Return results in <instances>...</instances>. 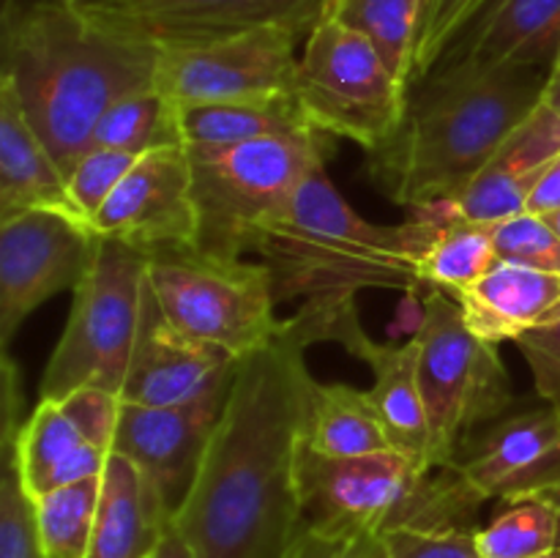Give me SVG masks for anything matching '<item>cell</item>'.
<instances>
[{"instance_id": "obj_1", "label": "cell", "mask_w": 560, "mask_h": 558, "mask_svg": "<svg viewBox=\"0 0 560 558\" xmlns=\"http://www.w3.org/2000/svg\"><path fill=\"white\" fill-rule=\"evenodd\" d=\"M293 321L244 356L173 525L195 558H288L304 534L299 463L312 377Z\"/></svg>"}, {"instance_id": "obj_2", "label": "cell", "mask_w": 560, "mask_h": 558, "mask_svg": "<svg viewBox=\"0 0 560 558\" xmlns=\"http://www.w3.org/2000/svg\"><path fill=\"white\" fill-rule=\"evenodd\" d=\"M3 71L27 124L69 173L102 115L156 85L162 47L104 20L91 0H14L0 14Z\"/></svg>"}, {"instance_id": "obj_3", "label": "cell", "mask_w": 560, "mask_h": 558, "mask_svg": "<svg viewBox=\"0 0 560 558\" xmlns=\"http://www.w3.org/2000/svg\"><path fill=\"white\" fill-rule=\"evenodd\" d=\"M550 71H430L410 85L397 135L370 153V178L405 208L457 200L545 98Z\"/></svg>"}, {"instance_id": "obj_4", "label": "cell", "mask_w": 560, "mask_h": 558, "mask_svg": "<svg viewBox=\"0 0 560 558\" xmlns=\"http://www.w3.org/2000/svg\"><path fill=\"white\" fill-rule=\"evenodd\" d=\"M410 211L402 224L370 222L339 195L326 162H317L257 241L255 255L271 271L277 304L355 299L372 288L421 290L419 263L441 222L443 200Z\"/></svg>"}, {"instance_id": "obj_5", "label": "cell", "mask_w": 560, "mask_h": 558, "mask_svg": "<svg viewBox=\"0 0 560 558\" xmlns=\"http://www.w3.org/2000/svg\"><path fill=\"white\" fill-rule=\"evenodd\" d=\"M301 501L310 528L392 534L399 528H479L485 492L457 468H427L397 449L323 457L301 449Z\"/></svg>"}, {"instance_id": "obj_6", "label": "cell", "mask_w": 560, "mask_h": 558, "mask_svg": "<svg viewBox=\"0 0 560 558\" xmlns=\"http://www.w3.org/2000/svg\"><path fill=\"white\" fill-rule=\"evenodd\" d=\"M323 131L266 137L224 148H186L191 162L195 249L241 260L257 249L262 230L288 208L317 162H326Z\"/></svg>"}, {"instance_id": "obj_7", "label": "cell", "mask_w": 560, "mask_h": 558, "mask_svg": "<svg viewBox=\"0 0 560 558\" xmlns=\"http://www.w3.org/2000/svg\"><path fill=\"white\" fill-rule=\"evenodd\" d=\"M419 381L430 419L432 465L452 468L457 454L481 427L514 408L512 377L495 342L465 323L457 299L430 290L419 328Z\"/></svg>"}, {"instance_id": "obj_8", "label": "cell", "mask_w": 560, "mask_h": 558, "mask_svg": "<svg viewBox=\"0 0 560 558\" xmlns=\"http://www.w3.org/2000/svg\"><path fill=\"white\" fill-rule=\"evenodd\" d=\"M145 277L148 255L102 235L96 257L74 290L63 337L42 375L38 399L60 403L82 386H102L124 397L140 334Z\"/></svg>"}, {"instance_id": "obj_9", "label": "cell", "mask_w": 560, "mask_h": 558, "mask_svg": "<svg viewBox=\"0 0 560 558\" xmlns=\"http://www.w3.org/2000/svg\"><path fill=\"white\" fill-rule=\"evenodd\" d=\"M295 96L312 129L372 153L402 126L410 88L364 33L323 14L299 58Z\"/></svg>"}, {"instance_id": "obj_10", "label": "cell", "mask_w": 560, "mask_h": 558, "mask_svg": "<svg viewBox=\"0 0 560 558\" xmlns=\"http://www.w3.org/2000/svg\"><path fill=\"white\" fill-rule=\"evenodd\" d=\"M148 282L180 332L238 361L282 332L266 263L219 260L180 246L148 255Z\"/></svg>"}, {"instance_id": "obj_11", "label": "cell", "mask_w": 560, "mask_h": 558, "mask_svg": "<svg viewBox=\"0 0 560 558\" xmlns=\"http://www.w3.org/2000/svg\"><path fill=\"white\" fill-rule=\"evenodd\" d=\"M299 38L290 27H257L170 44L159 55L156 88L175 107L295 93Z\"/></svg>"}, {"instance_id": "obj_12", "label": "cell", "mask_w": 560, "mask_h": 558, "mask_svg": "<svg viewBox=\"0 0 560 558\" xmlns=\"http://www.w3.org/2000/svg\"><path fill=\"white\" fill-rule=\"evenodd\" d=\"M102 235L58 211H22L0 219V345L52 295L85 279Z\"/></svg>"}, {"instance_id": "obj_13", "label": "cell", "mask_w": 560, "mask_h": 558, "mask_svg": "<svg viewBox=\"0 0 560 558\" xmlns=\"http://www.w3.org/2000/svg\"><path fill=\"white\" fill-rule=\"evenodd\" d=\"M238 359L180 332L145 277L140 334L131 353L126 403L156 408H224Z\"/></svg>"}, {"instance_id": "obj_14", "label": "cell", "mask_w": 560, "mask_h": 558, "mask_svg": "<svg viewBox=\"0 0 560 558\" xmlns=\"http://www.w3.org/2000/svg\"><path fill=\"white\" fill-rule=\"evenodd\" d=\"M91 228L142 255L195 246L191 162L184 146L156 148L137 159L109 200L93 213Z\"/></svg>"}, {"instance_id": "obj_15", "label": "cell", "mask_w": 560, "mask_h": 558, "mask_svg": "<svg viewBox=\"0 0 560 558\" xmlns=\"http://www.w3.org/2000/svg\"><path fill=\"white\" fill-rule=\"evenodd\" d=\"M91 5L107 22L159 47L257 27H290L304 38L326 11V0H91Z\"/></svg>"}, {"instance_id": "obj_16", "label": "cell", "mask_w": 560, "mask_h": 558, "mask_svg": "<svg viewBox=\"0 0 560 558\" xmlns=\"http://www.w3.org/2000/svg\"><path fill=\"white\" fill-rule=\"evenodd\" d=\"M457 468L485 498L503 503L560 487V414L552 405L509 410L481 427L457 454Z\"/></svg>"}, {"instance_id": "obj_17", "label": "cell", "mask_w": 560, "mask_h": 558, "mask_svg": "<svg viewBox=\"0 0 560 558\" xmlns=\"http://www.w3.org/2000/svg\"><path fill=\"white\" fill-rule=\"evenodd\" d=\"M558 49L560 0H490L435 69L468 74L552 71Z\"/></svg>"}, {"instance_id": "obj_18", "label": "cell", "mask_w": 560, "mask_h": 558, "mask_svg": "<svg viewBox=\"0 0 560 558\" xmlns=\"http://www.w3.org/2000/svg\"><path fill=\"white\" fill-rule=\"evenodd\" d=\"M219 416L222 408H156L124 399L113 454L131 460L175 514L195 485Z\"/></svg>"}, {"instance_id": "obj_19", "label": "cell", "mask_w": 560, "mask_h": 558, "mask_svg": "<svg viewBox=\"0 0 560 558\" xmlns=\"http://www.w3.org/2000/svg\"><path fill=\"white\" fill-rule=\"evenodd\" d=\"M560 156V115L541 98L539 107L514 129L490 159L474 184L457 197L465 219L481 224H498L517 217L528 206L536 181Z\"/></svg>"}, {"instance_id": "obj_20", "label": "cell", "mask_w": 560, "mask_h": 558, "mask_svg": "<svg viewBox=\"0 0 560 558\" xmlns=\"http://www.w3.org/2000/svg\"><path fill=\"white\" fill-rule=\"evenodd\" d=\"M20 410L22 403H3V438L14 446L20 479L33 498L104 474L109 454L88 443L58 403L38 399L25 421Z\"/></svg>"}, {"instance_id": "obj_21", "label": "cell", "mask_w": 560, "mask_h": 558, "mask_svg": "<svg viewBox=\"0 0 560 558\" xmlns=\"http://www.w3.org/2000/svg\"><path fill=\"white\" fill-rule=\"evenodd\" d=\"M465 323L487 342H517L560 321V274L498 260L479 282L454 295Z\"/></svg>"}, {"instance_id": "obj_22", "label": "cell", "mask_w": 560, "mask_h": 558, "mask_svg": "<svg viewBox=\"0 0 560 558\" xmlns=\"http://www.w3.org/2000/svg\"><path fill=\"white\" fill-rule=\"evenodd\" d=\"M22 211H58L88 222L71 202L58 159L27 124L14 91L0 82V219Z\"/></svg>"}, {"instance_id": "obj_23", "label": "cell", "mask_w": 560, "mask_h": 558, "mask_svg": "<svg viewBox=\"0 0 560 558\" xmlns=\"http://www.w3.org/2000/svg\"><path fill=\"white\" fill-rule=\"evenodd\" d=\"M173 523L167 503L131 460L109 454L88 558H153Z\"/></svg>"}, {"instance_id": "obj_24", "label": "cell", "mask_w": 560, "mask_h": 558, "mask_svg": "<svg viewBox=\"0 0 560 558\" xmlns=\"http://www.w3.org/2000/svg\"><path fill=\"white\" fill-rule=\"evenodd\" d=\"M355 359L366 361L375 372V383L366 388L381 416L386 435L397 452L416 463L432 465L430 419H427L424 394L419 381V342L410 337L402 345H381L366 339Z\"/></svg>"}, {"instance_id": "obj_25", "label": "cell", "mask_w": 560, "mask_h": 558, "mask_svg": "<svg viewBox=\"0 0 560 558\" xmlns=\"http://www.w3.org/2000/svg\"><path fill=\"white\" fill-rule=\"evenodd\" d=\"M178 131L184 148H224L317 129L306 120L299 96L282 93L178 107Z\"/></svg>"}, {"instance_id": "obj_26", "label": "cell", "mask_w": 560, "mask_h": 558, "mask_svg": "<svg viewBox=\"0 0 560 558\" xmlns=\"http://www.w3.org/2000/svg\"><path fill=\"white\" fill-rule=\"evenodd\" d=\"M304 446L323 457H361L394 449L370 392L348 383H312Z\"/></svg>"}, {"instance_id": "obj_27", "label": "cell", "mask_w": 560, "mask_h": 558, "mask_svg": "<svg viewBox=\"0 0 560 558\" xmlns=\"http://www.w3.org/2000/svg\"><path fill=\"white\" fill-rule=\"evenodd\" d=\"M492 230L495 224L470 222L459 213L457 202L443 200L441 222L419 263L421 288H427V293L443 290L457 295L479 282L498 263Z\"/></svg>"}, {"instance_id": "obj_28", "label": "cell", "mask_w": 560, "mask_h": 558, "mask_svg": "<svg viewBox=\"0 0 560 558\" xmlns=\"http://www.w3.org/2000/svg\"><path fill=\"white\" fill-rule=\"evenodd\" d=\"M421 3L424 0H326L323 14L364 33L381 49L394 74L410 88Z\"/></svg>"}, {"instance_id": "obj_29", "label": "cell", "mask_w": 560, "mask_h": 558, "mask_svg": "<svg viewBox=\"0 0 560 558\" xmlns=\"http://www.w3.org/2000/svg\"><path fill=\"white\" fill-rule=\"evenodd\" d=\"M173 146H180L178 107L156 85L115 102L102 115L91 137V151L115 148V151L140 153V156L156 148Z\"/></svg>"}, {"instance_id": "obj_30", "label": "cell", "mask_w": 560, "mask_h": 558, "mask_svg": "<svg viewBox=\"0 0 560 558\" xmlns=\"http://www.w3.org/2000/svg\"><path fill=\"white\" fill-rule=\"evenodd\" d=\"M33 503L47 558H88L102 503V476L49 490Z\"/></svg>"}, {"instance_id": "obj_31", "label": "cell", "mask_w": 560, "mask_h": 558, "mask_svg": "<svg viewBox=\"0 0 560 558\" xmlns=\"http://www.w3.org/2000/svg\"><path fill=\"white\" fill-rule=\"evenodd\" d=\"M481 558H539L558 550V509L545 498L506 503L476 534Z\"/></svg>"}, {"instance_id": "obj_32", "label": "cell", "mask_w": 560, "mask_h": 558, "mask_svg": "<svg viewBox=\"0 0 560 558\" xmlns=\"http://www.w3.org/2000/svg\"><path fill=\"white\" fill-rule=\"evenodd\" d=\"M3 476H0V558H47L36 525V503L25 490L9 438L0 443Z\"/></svg>"}, {"instance_id": "obj_33", "label": "cell", "mask_w": 560, "mask_h": 558, "mask_svg": "<svg viewBox=\"0 0 560 558\" xmlns=\"http://www.w3.org/2000/svg\"><path fill=\"white\" fill-rule=\"evenodd\" d=\"M492 235H495L498 260L560 274V235L547 219L523 211L498 222Z\"/></svg>"}, {"instance_id": "obj_34", "label": "cell", "mask_w": 560, "mask_h": 558, "mask_svg": "<svg viewBox=\"0 0 560 558\" xmlns=\"http://www.w3.org/2000/svg\"><path fill=\"white\" fill-rule=\"evenodd\" d=\"M490 0H424L421 3L419 31H416V60L413 82L430 74L443 58L454 38L470 25Z\"/></svg>"}, {"instance_id": "obj_35", "label": "cell", "mask_w": 560, "mask_h": 558, "mask_svg": "<svg viewBox=\"0 0 560 558\" xmlns=\"http://www.w3.org/2000/svg\"><path fill=\"white\" fill-rule=\"evenodd\" d=\"M140 153L115 151V148H93L69 173V195L77 211L91 222L93 213L109 200L120 181L129 175Z\"/></svg>"}, {"instance_id": "obj_36", "label": "cell", "mask_w": 560, "mask_h": 558, "mask_svg": "<svg viewBox=\"0 0 560 558\" xmlns=\"http://www.w3.org/2000/svg\"><path fill=\"white\" fill-rule=\"evenodd\" d=\"M60 408L69 416L71 425L80 430V435L88 443H93L102 452L113 454L115 432H118L120 408L124 397L102 386H82L71 392L69 397L60 399Z\"/></svg>"}, {"instance_id": "obj_37", "label": "cell", "mask_w": 560, "mask_h": 558, "mask_svg": "<svg viewBox=\"0 0 560 558\" xmlns=\"http://www.w3.org/2000/svg\"><path fill=\"white\" fill-rule=\"evenodd\" d=\"M479 528H399L386 534L388 558H481Z\"/></svg>"}, {"instance_id": "obj_38", "label": "cell", "mask_w": 560, "mask_h": 558, "mask_svg": "<svg viewBox=\"0 0 560 558\" xmlns=\"http://www.w3.org/2000/svg\"><path fill=\"white\" fill-rule=\"evenodd\" d=\"M514 345L528 361L536 394L560 414V321L528 332Z\"/></svg>"}, {"instance_id": "obj_39", "label": "cell", "mask_w": 560, "mask_h": 558, "mask_svg": "<svg viewBox=\"0 0 560 558\" xmlns=\"http://www.w3.org/2000/svg\"><path fill=\"white\" fill-rule=\"evenodd\" d=\"M288 558H388V547L386 539L372 531L328 534L306 525Z\"/></svg>"}, {"instance_id": "obj_40", "label": "cell", "mask_w": 560, "mask_h": 558, "mask_svg": "<svg viewBox=\"0 0 560 558\" xmlns=\"http://www.w3.org/2000/svg\"><path fill=\"white\" fill-rule=\"evenodd\" d=\"M556 211H560V156L536 181L528 206H525V213H534V217H550Z\"/></svg>"}, {"instance_id": "obj_41", "label": "cell", "mask_w": 560, "mask_h": 558, "mask_svg": "<svg viewBox=\"0 0 560 558\" xmlns=\"http://www.w3.org/2000/svg\"><path fill=\"white\" fill-rule=\"evenodd\" d=\"M153 558H195V553L189 550V545L184 542V536L175 531V525L170 523L167 531H164V539L162 545H159L156 556Z\"/></svg>"}, {"instance_id": "obj_42", "label": "cell", "mask_w": 560, "mask_h": 558, "mask_svg": "<svg viewBox=\"0 0 560 558\" xmlns=\"http://www.w3.org/2000/svg\"><path fill=\"white\" fill-rule=\"evenodd\" d=\"M545 102L560 115V71H550V80L545 85Z\"/></svg>"}, {"instance_id": "obj_43", "label": "cell", "mask_w": 560, "mask_h": 558, "mask_svg": "<svg viewBox=\"0 0 560 558\" xmlns=\"http://www.w3.org/2000/svg\"><path fill=\"white\" fill-rule=\"evenodd\" d=\"M536 498H545V501H550L552 507L558 509V553H560V487H556V490L545 492V496H536Z\"/></svg>"}, {"instance_id": "obj_44", "label": "cell", "mask_w": 560, "mask_h": 558, "mask_svg": "<svg viewBox=\"0 0 560 558\" xmlns=\"http://www.w3.org/2000/svg\"><path fill=\"white\" fill-rule=\"evenodd\" d=\"M541 219H547V222L552 224V230H556V233L560 235V211H556V213H550V217H541Z\"/></svg>"}, {"instance_id": "obj_45", "label": "cell", "mask_w": 560, "mask_h": 558, "mask_svg": "<svg viewBox=\"0 0 560 558\" xmlns=\"http://www.w3.org/2000/svg\"><path fill=\"white\" fill-rule=\"evenodd\" d=\"M552 71H560V49H558V58H556V66H552Z\"/></svg>"}, {"instance_id": "obj_46", "label": "cell", "mask_w": 560, "mask_h": 558, "mask_svg": "<svg viewBox=\"0 0 560 558\" xmlns=\"http://www.w3.org/2000/svg\"><path fill=\"white\" fill-rule=\"evenodd\" d=\"M539 558H560V553L556 550V553H547V556H539Z\"/></svg>"}, {"instance_id": "obj_47", "label": "cell", "mask_w": 560, "mask_h": 558, "mask_svg": "<svg viewBox=\"0 0 560 558\" xmlns=\"http://www.w3.org/2000/svg\"><path fill=\"white\" fill-rule=\"evenodd\" d=\"M5 3H14V0H3V5H5Z\"/></svg>"}]
</instances>
